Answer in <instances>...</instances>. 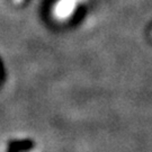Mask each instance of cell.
Listing matches in <instances>:
<instances>
[{
    "mask_svg": "<svg viewBox=\"0 0 152 152\" xmlns=\"http://www.w3.org/2000/svg\"><path fill=\"white\" fill-rule=\"evenodd\" d=\"M83 1L85 0H58L52 10L53 16L60 22L68 20L75 14L78 5Z\"/></svg>",
    "mask_w": 152,
    "mask_h": 152,
    "instance_id": "cell-1",
    "label": "cell"
},
{
    "mask_svg": "<svg viewBox=\"0 0 152 152\" xmlns=\"http://www.w3.org/2000/svg\"><path fill=\"white\" fill-rule=\"evenodd\" d=\"M22 1L23 0H14V2H15V4H20Z\"/></svg>",
    "mask_w": 152,
    "mask_h": 152,
    "instance_id": "cell-2",
    "label": "cell"
}]
</instances>
